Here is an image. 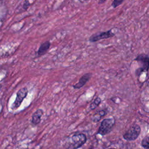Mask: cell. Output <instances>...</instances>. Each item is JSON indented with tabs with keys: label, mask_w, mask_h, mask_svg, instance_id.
I'll return each mask as SVG.
<instances>
[{
	"label": "cell",
	"mask_w": 149,
	"mask_h": 149,
	"mask_svg": "<svg viewBox=\"0 0 149 149\" xmlns=\"http://www.w3.org/2000/svg\"><path fill=\"white\" fill-rule=\"evenodd\" d=\"M115 124V120L113 118L104 119L98 127L97 134H100L102 136H104L110 133Z\"/></svg>",
	"instance_id": "1"
},
{
	"label": "cell",
	"mask_w": 149,
	"mask_h": 149,
	"mask_svg": "<svg viewBox=\"0 0 149 149\" xmlns=\"http://www.w3.org/2000/svg\"><path fill=\"white\" fill-rule=\"evenodd\" d=\"M135 60L141 65V66L136 70V76H139L142 72L148 70L149 67V56L144 54H140L137 56Z\"/></svg>",
	"instance_id": "2"
},
{
	"label": "cell",
	"mask_w": 149,
	"mask_h": 149,
	"mask_svg": "<svg viewBox=\"0 0 149 149\" xmlns=\"http://www.w3.org/2000/svg\"><path fill=\"white\" fill-rule=\"evenodd\" d=\"M87 141V137L83 133H77L72 136L71 143L69 148H79L82 147Z\"/></svg>",
	"instance_id": "3"
},
{
	"label": "cell",
	"mask_w": 149,
	"mask_h": 149,
	"mask_svg": "<svg viewBox=\"0 0 149 149\" xmlns=\"http://www.w3.org/2000/svg\"><path fill=\"white\" fill-rule=\"evenodd\" d=\"M28 94V89L26 87L21 88L16 93V97L14 102L11 105V109L13 110L17 109L21 105L23 101L26 97Z\"/></svg>",
	"instance_id": "4"
},
{
	"label": "cell",
	"mask_w": 149,
	"mask_h": 149,
	"mask_svg": "<svg viewBox=\"0 0 149 149\" xmlns=\"http://www.w3.org/2000/svg\"><path fill=\"white\" fill-rule=\"evenodd\" d=\"M140 126L137 125H134L123 134V139L127 141L135 140L140 134Z\"/></svg>",
	"instance_id": "5"
},
{
	"label": "cell",
	"mask_w": 149,
	"mask_h": 149,
	"mask_svg": "<svg viewBox=\"0 0 149 149\" xmlns=\"http://www.w3.org/2000/svg\"><path fill=\"white\" fill-rule=\"evenodd\" d=\"M115 36V33L112 32V30H109L106 31H102L100 33H97L91 36L88 39L89 41L91 42H94L101 40L107 39L111 38Z\"/></svg>",
	"instance_id": "6"
},
{
	"label": "cell",
	"mask_w": 149,
	"mask_h": 149,
	"mask_svg": "<svg viewBox=\"0 0 149 149\" xmlns=\"http://www.w3.org/2000/svg\"><path fill=\"white\" fill-rule=\"evenodd\" d=\"M91 76H92L91 73H85L79 79V81L77 83H76L74 85H73L72 87L74 89H80L83 86H84L87 83V82L89 81V80L91 77Z\"/></svg>",
	"instance_id": "7"
},
{
	"label": "cell",
	"mask_w": 149,
	"mask_h": 149,
	"mask_svg": "<svg viewBox=\"0 0 149 149\" xmlns=\"http://www.w3.org/2000/svg\"><path fill=\"white\" fill-rule=\"evenodd\" d=\"M43 113L44 111L42 109H38L33 113L31 116V123L33 125H37L40 123Z\"/></svg>",
	"instance_id": "8"
},
{
	"label": "cell",
	"mask_w": 149,
	"mask_h": 149,
	"mask_svg": "<svg viewBox=\"0 0 149 149\" xmlns=\"http://www.w3.org/2000/svg\"><path fill=\"white\" fill-rule=\"evenodd\" d=\"M50 46L51 42L49 41H46L42 43L39 47V48L37 51V55L38 56H40L45 54L49 49Z\"/></svg>",
	"instance_id": "9"
},
{
	"label": "cell",
	"mask_w": 149,
	"mask_h": 149,
	"mask_svg": "<svg viewBox=\"0 0 149 149\" xmlns=\"http://www.w3.org/2000/svg\"><path fill=\"white\" fill-rule=\"evenodd\" d=\"M108 113V111L107 109H101L98 111L97 113H95L93 117V122H98L102 116H105V115H107V113Z\"/></svg>",
	"instance_id": "10"
},
{
	"label": "cell",
	"mask_w": 149,
	"mask_h": 149,
	"mask_svg": "<svg viewBox=\"0 0 149 149\" xmlns=\"http://www.w3.org/2000/svg\"><path fill=\"white\" fill-rule=\"evenodd\" d=\"M101 98L99 97H96V98L94 99V100L93 101H92L91 103L90 104V107H89L90 109V110H94V109H95L97 107H98L100 105V104H101Z\"/></svg>",
	"instance_id": "11"
},
{
	"label": "cell",
	"mask_w": 149,
	"mask_h": 149,
	"mask_svg": "<svg viewBox=\"0 0 149 149\" xmlns=\"http://www.w3.org/2000/svg\"><path fill=\"white\" fill-rule=\"evenodd\" d=\"M141 146L145 148H149V134L145 136L142 140Z\"/></svg>",
	"instance_id": "12"
},
{
	"label": "cell",
	"mask_w": 149,
	"mask_h": 149,
	"mask_svg": "<svg viewBox=\"0 0 149 149\" xmlns=\"http://www.w3.org/2000/svg\"><path fill=\"white\" fill-rule=\"evenodd\" d=\"M125 0H113V2L112 3L111 5L113 8H116L119 5H120Z\"/></svg>",
	"instance_id": "13"
},
{
	"label": "cell",
	"mask_w": 149,
	"mask_h": 149,
	"mask_svg": "<svg viewBox=\"0 0 149 149\" xmlns=\"http://www.w3.org/2000/svg\"><path fill=\"white\" fill-rule=\"evenodd\" d=\"M29 5H30V3H29V2L28 1H24V3H23V9H24V10H26V9L29 8Z\"/></svg>",
	"instance_id": "14"
},
{
	"label": "cell",
	"mask_w": 149,
	"mask_h": 149,
	"mask_svg": "<svg viewBox=\"0 0 149 149\" xmlns=\"http://www.w3.org/2000/svg\"><path fill=\"white\" fill-rule=\"evenodd\" d=\"M106 0H99V1H98V3L99 4H101V3H103L104 2H105V1Z\"/></svg>",
	"instance_id": "15"
},
{
	"label": "cell",
	"mask_w": 149,
	"mask_h": 149,
	"mask_svg": "<svg viewBox=\"0 0 149 149\" xmlns=\"http://www.w3.org/2000/svg\"><path fill=\"white\" fill-rule=\"evenodd\" d=\"M80 2H84V1H87V0H79Z\"/></svg>",
	"instance_id": "16"
}]
</instances>
